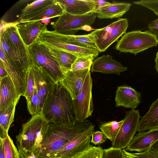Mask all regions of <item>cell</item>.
Wrapping results in <instances>:
<instances>
[{
    "instance_id": "10",
    "label": "cell",
    "mask_w": 158,
    "mask_h": 158,
    "mask_svg": "<svg viewBox=\"0 0 158 158\" xmlns=\"http://www.w3.org/2000/svg\"><path fill=\"white\" fill-rule=\"evenodd\" d=\"M94 127L77 135L61 149L46 158H71L90 148Z\"/></svg>"
},
{
    "instance_id": "36",
    "label": "cell",
    "mask_w": 158,
    "mask_h": 158,
    "mask_svg": "<svg viewBox=\"0 0 158 158\" xmlns=\"http://www.w3.org/2000/svg\"><path fill=\"white\" fill-rule=\"evenodd\" d=\"M107 139V137L102 131H94L92 135L90 143L95 145L100 144L106 142Z\"/></svg>"
},
{
    "instance_id": "40",
    "label": "cell",
    "mask_w": 158,
    "mask_h": 158,
    "mask_svg": "<svg viewBox=\"0 0 158 158\" xmlns=\"http://www.w3.org/2000/svg\"><path fill=\"white\" fill-rule=\"evenodd\" d=\"M96 1L97 4V8L102 6L105 5H108L110 3V2H106L104 0H96Z\"/></svg>"
},
{
    "instance_id": "16",
    "label": "cell",
    "mask_w": 158,
    "mask_h": 158,
    "mask_svg": "<svg viewBox=\"0 0 158 158\" xmlns=\"http://www.w3.org/2000/svg\"><path fill=\"white\" fill-rule=\"evenodd\" d=\"M127 70L120 62L113 59L109 55H103L97 57L93 61L91 66V72H100L105 74H115L120 75V73Z\"/></svg>"
},
{
    "instance_id": "35",
    "label": "cell",
    "mask_w": 158,
    "mask_h": 158,
    "mask_svg": "<svg viewBox=\"0 0 158 158\" xmlns=\"http://www.w3.org/2000/svg\"><path fill=\"white\" fill-rule=\"evenodd\" d=\"M122 150L112 147L104 149L102 158H123Z\"/></svg>"
},
{
    "instance_id": "21",
    "label": "cell",
    "mask_w": 158,
    "mask_h": 158,
    "mask_svg": "<svg viewBox=\"0 0 158 158\" xmlns=\"http://www.w3.org/2000/svg\"><path fill=\"white\" fill-rule=\"evenodd\" d=\"M0 45L10 64L14 68L26 72L19 55L3 27L1 29Z\"/></svg>"
},
{
    "instance_id": "38",
    "label": "cell",
    "mask_w": 158,
    "mask_h": 158,
    "mask_svg": "<svg viewBox=\"0 0 158 158\" xmlns=\"http://www.w3.org/2000/svg\"><path fill=\"white\" fill-rule=\"evenodd\" d=\"M149 31L158 39V18L151 21L148 25Z\"/></svg>"
},
{
    "instance_id": "39",
    "label": "cell",
    "mask_w": 158,
    "mask_h": 158,
    "mask_svg": "<svg viewBox=\"0 0 158 158\" xmlns=\"http://www.w3.org/2000/svg\"><path fill=\"white\" fill-rule=\"evenodd\" d=\"M9 76L3 62L0 59V79Z\"/></svg>"
},
{
    "instance_id": "14",
    "label": "cell",
    "mask_w": 158,
    "mask_h": 158,
    "mask_svg": "<svg viewBox=\"0 0 158 158\" xmlns=\"http://www.w3.org/2000/svg\"><path fill=\"white\" fill-rule=\"evenodd\" d=\"M158 140V128L139 132L124 149L131 152H143L149 149Z\"/></svg>"
},
{
    "instance_id": "42",
    "label": "cell",
    "mask_w": 158,
    "mask_h": 158,
    "mask_svg": "<svg viewBox=\"0 0 158 158\" xmlns=\"http://www.w3.org/2000/svg\"><path fill=\"white\" fill-rule=\"evenodd\" d=\"M0 158H5L3 144L2 141L0 140Z\"/></svg>"
},
{
    "instance_id": "18",
    "label": "cell",
    "mask_w": 158,
    "mask_h": 158,
    "mask_svg": "<svg viewBox=\"0 0 158 158\" xmlns=\"http://www.w3.org/2000/svg\"><path fill=\"white\" fill-rule=\"evenodd\" d=\"M64 12L76 15L89 14L95 11L97 8L96 0H56Z\"/></svg>"
},
{
    "instance_id": "15",
    "label": "cell",
    "mask_w": 158,
    "mask_h": 158,
    "mask_svg": "<svg viewBox=\"0 0 158 158\" xmlns=\"http://www.w3.org/2000/svg\"><path fill=\"white\" fill-rule=\"evenodd\" d=\"M141 96L140 93L130 86H119L116 92V106L135 109L140 103Z\"/></svg>"
},
{
    "instance_id": "20",
    "label": "cell",
    "mask_w": 158,
    "mask_h": 158,
    "mask_svg": "<svg viewBox=\"0 0 158 158\" xmlns=\"http://www.w3.org/2000/svg\"><path fill=\"white\" fill-rule=\"evenodd\" d=\"M20 97L9 76L0 79V112L12 103L18 102Z\"/></svg>"
},
{
    "instance_id": "8",
    "label": "cell",
    "mask_w": 158,
    "mask_h": 158,
    "mask_svg": "<svg viewBox=\"0 0 158 158\" xmlns=\"http://www.w3.org/2000/svg\"><path fill=\"white\" fill-rule=\"evenodd\" d=\"M92 79L90 71L87 74L82 88L73 100L74 113L76 119L83 121L91 116L94 110L92 94Z\"/></svg>"
},
{
    "instance_id": "23",
    "label": "cell",
    "mask_w": 158,
    "mask_h": 158,
    "mask_svg": "<svg viewBox=\"0 0 158 158\" xmlns=\"http://www.w3.org/2000/svg\"><path fill=\"white\" fill-rule=\"evenodd\" d=\"M158 128V98L150 107L148 111L141 118L139 132Z\"/></svg>"
},
{
    "instance_id": "19",
    "label": "cell",
    "mask_w": 158,
    "mask_h": 158,
    "mask_svg": "<svg viewBox=\"0 0 158 158\" xmlns=\"http://www.w3.org/2000/svg\"><path fill=\"white\" fill-rule=\"evenodd\" d=\"M0 58L3 62L9 76L10 77L20 96H24L27 85V73L13 67L8 61L0 45Z\"/></svg>"
},
{
    "instance_id": "46",
    "label": "cell",
    "mask_w": 158,
    "mask_h": 158,
    "mask_svg": "<svg viewBox=\"0 0 158 158\" xmlns=\"http://www.w3.org/2000/svg\"></svg>"
},
{
    "instance_id": "37",
    "label": "cell",
    "mask_w": 158,
    "mask_h": 158,
    "mask_svg": "<svg viewBox=\"0 0 158 158\" xmlns=\"http://www.w3.org/2000/svg\"><path fill=\"white\" fill-rule=\"evenodd\" d=\"M130 154L134 158H158V152L150 148L143 152Z\"/></svg>"
},
{
    "instance_id": "33",
    "label": "cell",
    "mask_w": 158,
    "mask_h": 158,
    "mask_svg": "<svg viewBox=\"0 0 158 158\" xmlns=\"http://www.w3.org/2000/svg\"><path fill=\"white\" fill-rule=\"evenodd\" d=\"M27 103V110L32 116L41 114L40 100L36 88L31 98Z\"/></svg>"
},
{
    "instance_id": "24",
    "label": "cell",
    "mask_w": 158,
    "mask_h": 158,
    "mask_svg": "<svg viewBox=\"0 0 158 158\" xmlns=\"http://www.w3.org/2000/svg\"><path fill=\"white\" fill-rule=\"evenodd\" d=\"M55 2V0H38L28 4L22 10L19 15V21L29 18L40 13Z\"/></svg>"
},
{
    "instance_id": "28",
    "label": "cell",
    "mask_w": 158,
    "mask_h": 158,
    "mask_svg": "<svg viewBox=\"0 0 158 158\" xmlns=\"http://www.w3.org/2000/svg\"><path fill=\"white\" fill-rule=\"evenodd\" d=\"M0 138L4 150L5 158H19V153L8 133L0 127Z\"/></svg>"
},
{
    "instance_id": "31",
    "label": "cell",
    "mask_w": 158,
    "mask_h": 158,
    "mask_svg": "<svg viewBox=\"0 0 158 158\" xmlns=\"http://www.w3.org/2000/svg\"><path fill=\"white\" fill-rule=\"evenodd\" d=\"M95 58L93 56L77 57L72 64L70 70L77 71L86 69H90Z\"/></svg>"
},
{
    "instance_id": "1",
    "label": "cell",
    "mask_w": 158,
    "mask_h": 158,
    "mask_svg": "<svg viewBox=\"0 0 158 158\" xmlns=\"http://www.w3.org/2000/svg\"><path fill=\"white\" fill-rule=\"evenodd\" d=\"M94 127L90 121L78 120L64 124L48 122V125L40 147L34 153L37 158H46L61 149L77 135Z\"/></svg>"
},
{
    "instance_id": "3",
    "label": "cell",
    "mask_w": 158,
    "mask_h": 158,
    "mask_svg": "<svg viewBox=\"0 0 158 158\" xmlns=\"http://www.w3.org/2000/svg\"><path fill=\"white\" fill-rule=\"evenodd\" d=\"M48 122L41 114L33 115L23 124L16 136L19 152L33 153L40 146L47 131Z\"/></svg>"
},
{
    "instance_id": "5",
    "label": "cell",
    "mask_w": 158,
    "mask_h": 158,
    "mask_svg": "<svg viewBox=\"0 0 158 158\" xmlns=\"http://www.w3.org/2000/svg\"><path fill=\"white\" fill-rule=\"evenodd\" d=\"M158 39L149 31H134L125 33L117 41L116 50L135 56L150 48L157 46Z\"/></svg>"
},
{
    "instance_id": "17",
    "label": "cell",
    "mask_w": 158,
    "mask_h": 158,
    "mask_svg": "<svg viewBox=\"0 0 158 158\" xmlns=\"http://www.w3.org/2000/svg\"><path fill=\"white\" fill-rule=\"evenodd\" d=\"M31 67L33 73L35 88L40 100L42 109L48 94L55 83L50 77L42 72L33 61Z\"/></svg>"
},
{
    "instance_id": "27",
    "label": "cell",
    "mask_w": 158,
    "mask_h": 158,
    "mask_svg": "<svg viewBox=\"0 0 158 158\" xmlns=\"http://www.w3.org/2000/svg\"><path fill=\"white\" fill-rule=\"evenodd\" d=\"M63 35L66 42L69 44L80 47L93 48L98 50L93 36L90 33L83 35Z\"/></svg>"
},
{
    "instance_id": "30",
    "label": "cell",
    "mask_w": 158,
    "mask_h": 158,
    "mask_svg": "<svg viewBox=\"0 0 158 158\" xmlns=\"http://www.w3.org/2000/svg\"><path fill=\"white\" fill-rule=\"evenodd\" d=\"M18 102L12 103L4 110L0 112V127L7 133L14 120L15 107Z\"/></svg>"
},
{
    "instance_id": "22",
    "label": "cell",
    "mask_w": 158,
    "mask_h": 158,
    "mask_svg": "<svg viewBox=\"0 0 158 158\" xmlns=\"http://www.w3.org/2000/svg\"><path fill=\"white\" fill-rule=\"evenodd\" d=\"M131 4L125 2H114L97 8L95 12L100 19H112L122 17L130 9Z\"/></svg>"
},
{
    "instance_id": "13",
    "label": "cell",
    "mask_w": 158,
    "mask_h": 158,
    "mask_svg": "<svg viewBox=\"0 0 158 158\" xmlns=\"http://www.w3.org/2000/svg\"><path fill=\"white\" fill-rule=\"evenodd\" d=\"M15 24L21 39L27 46L35 42L41 32L46 27L40 21L23 22L18 21Z\"/></svg>"
},
{
    "instance_id": "4",
    "label": "cell",
    "mask_w": 158,
    "mask_h": 158,
    "mask_svg": "<svg viewBox=\"0 0 158 158\" xmlns=\"http://www.w3.org/2000/svg\"><path fill=\"white\" fill-rule=\"evenodd\" d=\"M28 47L32 60L42 72L55 83L62 80L64 74L47 46L36 41Z\"/></svg>"
},
{
    "instance_id": "26",
    "label": "cell",
    "mask_w": 158,
    "mask_h": 158,
    "mask_svg": "<svg viewBox=\"0 0 158 158\" xmlns=\"http://www.w3.org/2000/svg\"><path fill=\"white\" fill-rule=\"evenodd\" d=\"M64 12L60 4L55 0V2L51 6L42 11L40 13L29 18L21 20L19 22H26L40 21L45 18H52L60 17Z\"/></svg>"
},
{
    "instance_id": "11",
    "label": "cell",
    "mask_w": 158,
    "mask_h": 158,
    "mask_svg": "<svg viewBox=\"0 0 158 158\" xmlns=\"http://www.w3.org/2000/svg\"><path fill=\"white\" fill-rule=\"evenodd\" d=\"M3 27L19 54L25 71L27 73L32 64L28 46L19 35L15 23H10Z\"/></svg>"
},
{
    "instance_id": "41",
    "label": "cell",
    "mask_w": 158,
    "mask_h": 158,
    "mask_svg": "<svg viewBox=\"0 0 158 158\" xmlns=\"http://www.w3.org/2000/svg\"><path fill=\"white\" fill-rule=\"evenodd\" d=\"M122 153L123 158H134L130 155V152L124 149L122 150Z\"/></svg>"
},
{
    "instance_id": "9",
    "label": "cell",
    "mask_w": 158,
    "mask_h": 158,
    "mask_svg": "<svg viewBox=\"0 0 158 158\" xmlns=\"http://www.w3.org/2000/svg\"><path fill=\"white\" fill-rule=\"evenodd\" d=\"M140 116L139 111L131 109L126 112L123 122L112 147L125 149L129 144L138 131Z\"/></svg>"
},
{
    "instance_id": "45",
    "label": "cell",
    "mask_w": 158,
    "mask_h": 158,
    "mask_svg": "<svg viewBox=\"0 0 158 158\" xmlns=\"http://www.w3.org/2000/svg\"><path fill=\"white\" fill-rule=\"evenodd\" d=\"M19 158H21V157H20L19 156Z\"/></svg>"
},
{
    "instance_id": "2",
    "label": "cell",
    "mask_w": 158,
    "mask_h": 158,
    "mask_svg": "<svg viewBox=\"0 0 158 158\" xmlns=\"http://www.w3.org/2000/svg\"><path fill=\"white\" fill-rule=\"evenodd\" d=\"M41 114L48 122L68 124L77 121L73 99L60 81L55 83L48 94L42 107Z\"/></svg>"
},
{
    "instance_id": "7",
    "label": "cell",
    "mask_w": 158,
    "mask_h": 158,
    "mask_svg": "<svg viewBox=\"0 0 158 158\" xmlns=\"http://www.w3.org/2000/svg\"><path fill=\"white\" fill-rule=\"evenodd\" d=\"M128 26V20L119 18L107 26L95 30L90 33L99 52L106 51L123 35L126 33Z\"/></svg>"
},
{
    "instance_id": "12",
    "label": "cell",
    "mask_w": 158,
    "mask_h": 158,
    "mask_svg": "<svg viewBox=\"0 0 158 158\" xmlns=\"http://www.w3.org/2000/svg\"><path fill=\"white\" fill-rule=\"evenodd\" d=\"M90 71V69L71 71L65 73L61 81L64 87L70 93L73 100L81 90L86 77Z\"/></svg>"
},
{
    "instance_id": "6",
    "label": "cell",
    "mask_w": 158,
    "mask_h": 158,
    "mask_svg": "<svg viewBox=\"0 0 158 158\" xmlns=\"http://www.w3.org/2000/svg\"><path fill=\"white\" fill-rule=\"evenodd\" d=\"M97 16L95 12L84 15H72L65 12L52 25L57 33L67 35H72L78 31H89L93 30L91 26Z\"/></svg>"
},
{
    "instance_id": "29",
    "label": "cell",
    "mask_w": 158,
    "mask_h": 158,
    "mask_svg": "<svg viewBox=\"0 0 158 158\" xmlns=\"http://www.w3.org/2000/svg\"><path fill=\"white\" fill-rule=\"evenodd\" d=\"M123 122V119L118 122L112 121L102 123L99 128L112 143L115 139Z\"/></svg>"
},
{
    "instance_id": "25",
    "label": "cell",
    "mask_w": 158,
    "mask_h": 158,
    "mask_svg": "<svg viewBox=\"0 0 158 158\" xmlns=\"http://www.w3.org/2000/svg\"><path fill=\"white\" fill-rule=\"evenodd\" d=\"M47 47L52 55L55 58L64 74L70 70L72 64L77 57L70 53L60 49Z\"/></svg>"
},
{
    "instance_id": "43",
    "label": "cell",
    "mask_w": 158,
    "mask_h": 158,
    "mask_svg": "<svg viewBox=\"0 0 158 158\" xmlns=\"http://www.w3.org/2000/svg\"><path fill=\"white\" fill-rule=\"evenodd\" d=\"M150 148L158 152V140L151 146Z\"/></svg>"
},
{
    "instance_id": "44",
    "label": "cell",
    "mask_w": 158,
    "mask_h": 158,
    "mask_svg": "<svg viewBox=\"0 0 158 158\" xmlns=\"http://www.w3.org/2000/svg\"><path fill=\"white\" fill-rule=\"evenodd\" d=\"M155 65L154 66L156 72L158 73V52L156 54V57L155 59Z\"/></svg>"
},
{
    "instance_id": "34",
    "label": "cell",
    "mask_w": 158,
    "mask_h": 158,
    "mask_svg": "<svg viewBox=\"0 0 158 158\" xmlns=\"http://www.w3.org/2000/svg\"><path fill=\"white\" fill-rule=\"evenodd\" d=\"M27 73V85L24 97H25L27 102L33 94L35 86L33 73L31 66L29 68Z\"/></svg>"
},
{
    "instance_id": "32",
    "label": "cell",
    "mask_w": 158,
    "mask_h": 158,
    "mask_svg": "<svg viewBox=\"0 0 158 158\" xmlns=\"http://www.w3.org/2000/svg\"><path fill=\"white\" fill-rule=\"evenodd\" d=\"M104 149L92 145L89 148L71 158H102Z\"/></svg>"
}]
</instances>
